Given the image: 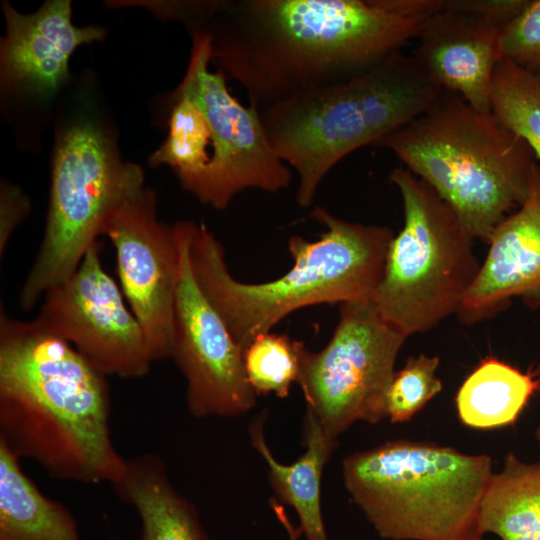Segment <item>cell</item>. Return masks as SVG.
Returning <instances> with one entry per match:
<instances>
[{"label": "cell", "instance_id": "obj_25", "mask_svg": "<svg viewBox=\"0 0 540 540\" xmlns=\"http://www.w3.org/2000/svg\"><path fill=\"white\" fill-rule=\"evenodd\" d=\"M438 356L420 354L407 359L395 372L386 396L387 417L392 423L409 421L442 390L436 375Z\"/></svg>", "mask_w": 540, "mask_h": 540}, {"label": "cell", "instance_id": "obj_9", "mask_svg": "<svg viewBox=\"0 0 540 540\" xmlns=\"http://www.w3.org/2000/svg\"><path fill=\"white\" fill-rule=\"evenodd\" d=\"M406 338L373 302H345L322 350L311 352L302 342L297 383L307 411L329 437L336 440L357 421L376 424L387 417V391Z\"/></svg>", "mask_w": 540, "mask_h": 540}, {"label": "cell", "instance_id": "obj_2", "mask_svg": "<svg viewBox=\"0 0 540 540\" xmlns=\"http://www.w3.org/2000/svg\"><path fill=\"white\" fill-rule=\"evenodd\" d=\"M106 374L36 320L0 310V442L52 478L112 483L124 458L111 437Z\"/></svg>", "mask_w": 540, "mask_h": 540}, {"label": "cell", "instance_id": "obj_10", "mask_svg": "<svg viewBox=\"0 0 540 540\" xmlns=\"http://www.w3.org/2000/svg\"><path fill=\"white\" fill-rule=\"evenodd\" d=\"M211 60L210 35L194 31L188 67L178 87L200 104L212 133L211 163L196 198L223 210L242 191L276 193L288 188L292 174L271 146L259 112L229 92L224 72L210 70Z\"/></svg>", "mask_w": 540, "mask_h": 540}, {"label": "cell", "instance_id": "obj_4", "mask_svg": "<svg viewBox=\"0 0 540 540\" xmlns=\"http://www.w3.org/2000/svg\"><path fill=\"white\" fill-rule=\"evenodd\" d=\"M442 91L412 54L399 51L360 74L258 112L274 151L296 172V200L306 208L342 159L412 121Z\"/></svg>", "mask_w": 540, "mask_h": 540}, {"label": "cell", "instance_id": "obj_27", "mask_svg": "<svg viewBox=\"0 0 540 540\" xmlns=\"http://www.w3.org/2000/svg\"><path fill=\"white\" fill-rule=\"evenodd\" d=\"M28 198L16 186L2 183L0 196V255L6 250L9 239L17 225L28 214Z\"/></svg>", "mask_w": 540, "mask_h": 540}, {"label": "cell", "instance_id": "obj_12", "mask_svg": "<svg viewBox=\"0 0 540 540\" xmlns=\"http://www.w3.org/2000/svg\"><path fill=\"white\" fill-rule=\"evenodd\" d=\"M97 240L68 279L48 290L39 324L70 342L106 375L139 378L153 363L145 333L122 289L104 270Z\"/></svg>", "mask_w": 540, "mask_h": 540}, {"label": "cell", "instance_id": "obj_23", "mask_svg": "<svg viewBox=\"0 0 540 540\" xmlns=\"http://www.w3.org/2000/svg\"><path fill=\"white\" fill-rule=\"evenodd\" d=\"M491 111L540 162V72L501 59L494 72Z\"/></svg>", "mask_w": 540, "mask_h": 540}, {"label": "cell", "instance_id": "obj_14", "mask_svg": "<svg viewBox=\"0 0 540 540\" xmlns=\"http://www.w3.org/2000/svg\"><path fill=\"white\" fill-rule=\"evenodd\" d=\"M527 0H441L423 23L413 57L442 88L491 111L504 26Z\"/></svg>", "mask_w": 540, "mask_h": 540}, {"label": "cell", "instance_id": "obj_6", "mask_svg": "<svg viewBox=\"0 0 540 540\" xmlns=\"http://www.w3.org/2000/svg\"><path fill=\"white\" fill-rule=\"evenodd\" d=\"M493 474L486 454L411 440L356 452L342 462L346 490L387 540H471Z\"/></svg>", "mask_w": 540, "mask_h": 540}, {"label": "cell", "instance_id": "obj_21", "mask_svg": "<svg viewBox=\"0 0 540 540\" xmlns=\"http://www.w3.org/2000/svg\"><path fill=\"white\" fill-rule=\"evenodd\" d=\"M540 390L537 373L522 372L496 358L483 360L460 386L455 402L460 421L471 428L513 424Z\"/></svg>", "mask_w": 540, "mask_h": 540}, {"label": "cell", "instance_id": "obj_13", "mask_svg": "<svg viewBox=\"0 0 540 540\" xmlns=\"http://www.w3.org/2000/svg\"><path fill=\"white\" fill-rule=\"evenodd\" d=\"M125 299L148 343L153 362L171 358L179 244L173 226L157 218L156 194L135 188L106 220Z\"/></svg>", "mask_w": 540, "mask_h": 540}, {"label": "cell", "instance_id": "obj_22", "mask_svg": "<svg viewBox=\"0 0 540 540\" xmlns=\"http://www.w3.org/2000/svg\"><path fill=\"white\" fill-rule=\"evenodd\" d=\"M212 158V133L200 104L177 87L172 98L166 140L151 156L152 165H168L181 187L197 197Z\"/></svg>", "mask_w": 540, "mask_h": 540}, {"label": "cell", "instance_id": "obj_16", "mask_svg": "<svg viewBox=\"0 0 540 540\" xmlns=\"http://www.w3.org/2000/svg\"><path fill=\"white\" fill-rule=\"evenodd\" d=\"M6 35L1 43L4 81L40 96L53 94L68 78L75 49L101 40L105 30L77 27L71 21V2L51 0L29 15L3 3Z\"/></svg>", "mask_w": 540, "mask_h": 540}, {"label": "cell", "instance_id": "obj_26", "mask_svg": "<svg viewBox=\"0 0 540 540\" xmlns=\"http://www.w3.org/2000/svg\"><path fill=\"white\" fill-rule=\"evenodd\" d=\"M502 59L540 72V0H527L504 26L500 37Z\"/></svg>", "mask_w": 540, "mask_h": 540}, {"label": "cell", "instance_id": "obj_7", "mask_svg": "<svg viewBox=\"0 0 540 540\" xmlns=\"http://www.w3.org/2000/svg\"><path fill=\"white\" fill-rule=\"evenodd\" d=\"M404 223L392 238L373 304L409 337L457 314L479 273L474 238L450 206L405 167L389 173Z\"/></svg>", "mask_w": 540, "mask_h": 540}, {"label": "cell", "instance_id": "obj_3", "mask_svg": "<svg viewBox=\"0 0 540 540\" xmlns=\"http://www.w3.org/2000/svg\"><path fill=\"white\" fill-rule=\"evenodd\" d=\"M311 217L326 230L316 241L291 236L292 267L262 283L232 276L220 241L203 223L190 225L193 275L242 351L290 313L316 304L372 302L381 281L391 228L341 219L316 206Z\"/></svg>", "mask_w": 540, "mask_h": 540}, {"label": "cell", "instance_id": "obj_29", "mask_svg": "<svg viewBox=\"0 0 540 540\" xmlns=\"http://www.w3.org/2000/svg\"><path fill=\"white\" fill-rule=\"evenodd\" d=\"M471 540H483V537H476V538L471 539Z\"/></svg>", "mask_w": 540, "mask_h": 540}, {"label": "cell", "instance_id": "obj_5", "mask_svg": "<svg viewBox=\"0 0 540 540\" xmlns=\"http://www.w3.org/2000/svg\"><path fill=\"white\" fill-rule=\"evenodd\" d=\"M426 182L474 239L488 243L525 200L535 156L492 111L443 90L412 121L378 141Z\"/></svg>", "mask_w": 540, "mask_h": 540}, {"label": "cell", "instance_id": "obj_11", "mask_svg": "<svg viewBox=\"0 0 540 540\" xmlns=\"http://www.w3.org/2000/svg\"><path fill=\"white\" fill-rule=\"evenodd\" d=\"M191 221L174 224L179 244L171 358L186 380V405L196 418L236 417L251 410L243 351L199 287L190 264Z\"/></svg>", "mask_w": 540, "mask_h": 540}, {"label": "cell", "instance_id": "obj_15", "mask_svg": "<svg viewBox=\"0 0 540 540\" xmlns=\"http://www.w3.org/2000/svg\"><path fill=\"white\" fill-rule=\"evenodd\" d=\"M473 285L457 313L475 324L498 313L514 297L540 305V164L531 167L523 203L494 230Z\"/></svg>", "mask_w": 540, "mask_h": 540}, {"label": "cell", "instance_id": "obj_8", "mask_svg": "<svg viewBox=\"0 0 540 540\" xmlns=\"http://www.w3.org/2000/svg\"><path fill=\"white\" fill-rule=\"evenodd\" d=\"M142 184L141 167L122 162L113 141L93 121L81 119L60 134L43 239L19 292L22 310L73 275L111 213Z\"/></svg>", "mask_w": 540, "mask_h": 540}, {"label": "cell", "instance_id": "obj_28", "mask_svg": "<svg viewBox=\"0 0 540 540\" xmlns=\"http://www.w3.org/2000/svg\"><path fill=\"white\" fill-rule=\"evenodd\" d=\"M535 436H536V439L537 441L540 442V427H538L535 431Z\"/></svg>", "mask_w": 540, "mask_h": 540}, {"label": "cell", "instance_id": "obj_18", "mask_svg": "<svg viewBox=\"0 0 540 540\" xmlns=\"http://www.w3.org/2000/svg\"><path fill=\"white\" fill-rule=\"evenodd\" d=\"M264 419L251 422L252 447L268 467L270 484L275 493L291 506L299 519L306 540H329L321 513V478L324 467L336 446L315 416L306 411L304 424L305 452L292 464L280 463L273 456L264 436Z\"/></svg>", "mask_w": 540, "mask_h": 540}, {"label": "cell", "instance_id": "obj_20", "mask_svg": "<svg viewBox=\"0 0 540 540\" xmlns=\"http://www.w3.org/2000/svg\"><path fill=\"white\" fill-rule=\"evenodd\" d=\"M479 529L501 540H540V459L508 453L492 474L480 503Z\"/></svg>", "mask_w": 540, "mask_h": 540}, {"label": "cell", "instance_id": "obj_1", "mask_svg": "<svg viewBox=\"0 0 540 540\" xmlns=\"http://www.w3.org/2000/svg\"><path fill=\"white\" fill-rule=\"evenodd\" d=\"M441 0L220 1L212 60L260 111L360 74L416 39ZM211 60V61H212Z\"/></svg>", "mask_w": 540, "mask_h": 540}, {"label": "cell", "instance_id": "obj_24", "mask_svg": "<svg viewBox=\"0 0 540 540\" xmlns=\"http://www.w3.org/2000/svg\"><path fill=\"white\" fill-rule=\"evenodd\" d=\"M302 341L271 332L257 336L243 351L246 376L255 394L289 395L299 377V351Z\"/></svg>", "mask_w": 540, "mask_h": 540}, {"label": "cell", "instance_id": "obj_17", "mask_svg": "<svg viewBox=\"0 0 540 540\" xmlns=\"http://www.w3.org/2000/svg\"><path fill=\"white\" fill-rule=\"evenodd\" d=\"M111 484L116 495L136 510L141 540H207L196 508L173 486L158 455L124 458Z\"/></svg>", "mask_w": 540, "mask_h": 540}, {"label": "cell", "instance_id": "obj_19", "mask_svg": "<svg viewBox=\"0 0 540 540\" xmlns=\"http://www.w3.org/2000/svg\"><path fill=\"white\" fill-rule=\"evenodd\" d=\"M0 540H82L70 511L45 496L1 442Z\"/></svg>", "mask_w": 540, "mask_h": 540}]
</instances>
